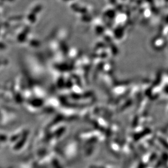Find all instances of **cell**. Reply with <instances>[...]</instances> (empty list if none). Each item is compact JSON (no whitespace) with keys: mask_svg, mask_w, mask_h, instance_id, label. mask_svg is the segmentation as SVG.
<instances>
[{"mask_svg":"<svg viewBox=\"0 0 168 168\" xmlns=\"http://www.w3.org/2000/svg\"><path fill=\"white\" fill-rule=\"evenodd\" d=\"M168 161V155L166 153H164L162 154V161L163 163H165Z\"/></svg>","mask_w":168,"mask_h":168,"instance_id":"7a4b0ae2","label":"cell"},{"mask_svg":"<svg viewBox=\"0 0 168 168\" xmlns=\"http://www.w3.org/2000/svg\"><path fill=\"white\" fill-rule=\"evenodd\" d=\"M163 163V162L162 161V160H161V161L159 160L157 162V163L156 164V165H155V168H160V167L162 165Z\"/></svg>","mask_w":168,"mask_h":168,"instance_id":"277c9868","label":"cell"},{"mask_svg":"<svg viewBox=\"0 0 168 168\" xmlns=\"http://www.w3.org/2000/svg\"><path fill=\"white\" fill-rule=\"evenodd\" d=\"M147 164L143 163V162H141L139 164L137 168H147Z\"/></svg>","mask_w":168,"mask_h":168,"instance_id":"3957f363","label":"cell"},{"mask_svg":"<svg viewBox=\"0 0 168 168\" xmlns=\"http://www.w3.org/2000/svg\"><path fill=\"white\" fill-rule=\"evenodd\" d=\"M157 155L156 153H153L149 157V162H153L157 158Z\"/></svg>","mask_w":168,"mask_h":168,"instance_id":"6da1fadb","label":"cell"},{"mask_svg":"<svg viewBox=\"0 0 168 168\" xmlns=\"http://www.w3.org/2000/svg\"><path fill=\"white\" fill-rule=\"evenodd\" d=\"M90 168H104L103 167H99V166H95V165H92L91 166Z\"/></svg>","mask_w":168,"mask_h":168,"instance_id":"5b68a950","label":"cell"}]
</instances>
